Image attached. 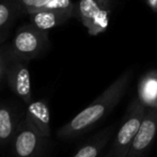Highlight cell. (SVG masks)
I'll return each mask as SVG.
<instances>
[{
	"mask_svg": "<svg viewBox=\"0 0 157 157\" xmlns=\"http://www.w3.org/2000/svg\"><path fill=\"white\" fill-rule=\"evenodd\" d=\"M132 70L126 71L88 107H86L70 122L58 129L57 136L61 139L68 140L85 134L119 103L127 89L128 83L132 79Z\"/></svg>",
	"mask_w": 157,
	"mask_h": 157,
	"instance_id": "obj_1",
	"label": "cell"
},
{
	"mask_svg": "<svg viewBox=\"0 0 157 157\" xmlns=\"http://www.w3.org/2000/svg\"><path fill=\"white\" fill-rule=\"evenodd\" d=\"M113 0H79L74 16L81 21L90 35L105 32L109 25V15Z\"/></svg>",
	"mask_w": 157,
	"mask_h": 157,
	"instance_id": "obj_2",
	"label": "cell"
},
{
	"mask_svg": "<svg viewBox=\"0 0 157 157\" xmlns=\"http://www.w3.org/2000/svg\"><path fill=\"white\" fill-rule=\"evenodd\" d=\"M46 139L26 117L21 119L11 142L15 157H40L45 149Z\"/></svg>",
	"mask_w": 157,
	"mask_h": 157,
	"instance_id": "obj_3",
	"label": "cell"
},
{
	"mask_svg": "<svg viewBox=\"0 0 157 157\" xmlns=\"http://www.w3.org/2000/svg\"><path fill=\"white\" fill-rule=\"evenodd\" d=\"M48 43L46 31L40 30L34 26H23L19 28L13 39L10 54L14 58L31 60L39 56Z\"/></svg>",
	"mask_w": 157,
	"mask_h": 157,
	"instance_id": "obj_4",
	"label": "cell"
},
{
	"mask_svg": "<svg viewBox=\"0 0 157 157\" xmlns=\"http://www.w3.org/2000/svg\"><path fill=\"white\" fill-rule=\"evenodd\" d=\"M145 105H143L138 98L132 103L129 109V114L120 130L117 135L116 144H114V155L116 157H126L135 136L138 132L143 118L145 116Z\"/></svg>",
	"mask_w": 157,
	"mask_h": 157,
	"instance_id": "obj_5",
	"label": "cell"
},
{
	"mask_svg": "<svg viewBox=\"0 0 157 157\" xmlns=\"http://www.w3.org/2000/svg\"><path fill=\"white\" fill-rule=\"evenodd\" d=\"M6 82L13 93L19 97L24 104L28 105L32 101L31 76L27 61L11 56L6 73Z\"/></svg>",
	"mask_w": 157,
	"mask_h": 157,
	"instance_id": "obj_6",
	"label": "cell"
},
{
	"mask_svg": "<svg viewBox=\"0 0 157 157\" xmlns=\"http://www.w3.org/2000/svg\"><path fill=\"white\" fill-rule=\"evenodd\" d=\"M157 132V108H151L145 112L138 132L135 136L126 157H139L151 144Z\"/></svg>",
	"mask_w": 157,
	"mask_h": 157,
	"instance_id": "obj_7",
	"label": "cell"
},
{
	"mask_svg": "<svg viewBox=\"0 0 157 157\" xmlns=\"http://www.w3.org/2000/svg\"><path fill=\"white\" fill-rule=\"evenodd\" d=\"M25 112L10 103H0V147L11 144Z\"/></svg>",
	"mask_w": 157,
	"mask_h": 157,
	"instance_id": "obj_8",
	"label": "cell"
},
{
	"mask_svg": "<svg viewBox=\"0 0 157 157\" xmlns=\"http://www.w3.org/2000/svg\"><path fill=\"white\" fill-rule=\"evenodd\" d=\"M25 117L46 139L50 138V109L45 99L30 101L26 107Z\"/></svg>",
	"mask_w": 157,
	"mask_h": 157,
	"instance_id": "obj_9",
	"label": "cell"
},
{
	"mask_svg": "<svg viewBox=\"0 0 157 157\" xmlns=\"http://www.w3.org/2000/svg\"><path fill=\"white\" fill-rule=\"evenodd\" d=\"M29 15V21L32 26L40 30H49L59 26L73 17L72 15L66 14L62 12H57V11H39V12L31 13Z\"/></svg>",
	"mask_w": 157,
	"mask_h": 157,
	"instance_id": "obj_10",
	"label": "cell"
},
{
	"mask_svg": "<svg viewBox=\"0 0 157 157\" xmlns=\"http://www.w3.org/2000/svg\"><path fill=\"white\" fill-rule=\"evenodd\" d=\"M138 96L143 105L157 108V71L143 75L138 86Z\"/></svg>",
	"mask_w": 157,
	"mask_h": 157,
	"instance_id": "obj_11",
	"label": "cell"
},
{
	"mask_svg": "<svg viewBox=\"0 0 157 157\" xmlns=\"http://www.w3.org/2000/svg\"><path fill=\"white\" fill-rule=\"evenodd\" d=\"M106 141H107V138L105 136L96 137L92 139L90 143H87L83 147H81L73 157H96Z\"/></svg>",
	"mask_w": 157,
	"mask_h": 157,
	"instance_id": "obj_12",
	"label": "cell"
},
{
	"mask_svg": "<svg viewBox=\"0 0 157 157\" xmlns=\"http://www.w3.org/2000/svg\"><path fill=\"white\" fill-rule=\"evenodd\" d=\"M52 0H18L21 9L27 14L39 12L45 6H47Z\"/></svg>",
	"mask_w": 157,
	"mask_h": 157,
	"instance_id": "obj_13",
	"label": "cell"
},
{
	"mask_svg": "<svg viewBox=\"0 0 157 157\" xmlns=\"http://www.w3.org/2000/svg\"><path fill=\"white\" fill-rule=\"evenodd\" d=\"M11 61V54L0 48V86L4 78H6V73H8L9 64Z\"/></svg>",
	"mask_w": 157,
	"mask_h": 157,
	"instance_id": "obj_14",
	"label": "cell"
},
{
	"mask_svg": "<svg viewBox=\"0 0 157 157\" xmlns=\"http://www.w3.org/2000/svg\"><path fill=\"white\" fill-rule=\"evenodd\" d=\"M11 12L12 10L8 2H0V29L10 21Z\"/></svg>",
	"mask_w": 157,
	"mask_h": 157,
	"instance_id": "obj_15",
	"label": "cell"
},
{
	"mask_svg": "<svg viewBox=\"0 0 157 157\" xmlns=\"http://www.w3.org/2000/svg\"><path fill=\"white\" fill-rule=\"evenodd\" d=\"M144 1L154 12L157 13V0H144Z\"/></svg>",
	"mask_w": 157,
	"mask_h": 157,
	"instance_id": "obj_16",
	"label": "cell"
}]
</instances>
